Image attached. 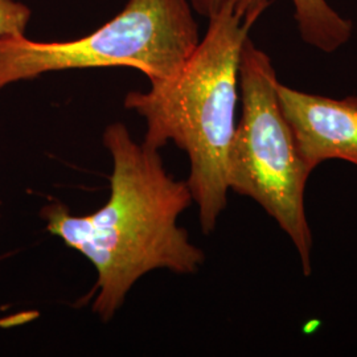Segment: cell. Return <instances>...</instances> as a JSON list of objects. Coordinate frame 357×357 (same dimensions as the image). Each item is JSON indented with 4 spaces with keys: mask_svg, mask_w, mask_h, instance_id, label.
Returning <instances> with one entry per match:
<instances>
[{
    "mask_svg": "<svg viewBox=\"0 0 357 357\" xmlns=\"http://www.w3.org/2000/svg\"><path fill=\"white\" fill-rule=\"evenodd\" d=\"M102 142L113 160L109 200L82 216L51 203L40 217L50 233L96 268L91 310L109 321L143 275L158 268L195 274L205 255L178 227L193 203L191 190L167 172L159 150L134 141L123 123L107 126Z\"/></svg>",
    "mask_w": 357,
    "mask_h": 357,
    "instance_id": "6da1fadb",
    "label": "cell"
},
{
    "mask_svg": "<svg viewBox=\"0 0 357 357\" xmlns=\"http://www.w3.org/2000/svg\"><path fill=\"white\" fill-rule=\"evenodd\" d=\"M208 20L204 38L175 76L125 97V107L146 119L144 144L160 150L174 142L187 153L185 181L204 234L215 230L228 204L227 165L240 98V61L253 26L230 1Z\"/></svg>",
    "mask_w": 357,
    "mask_h": 357,
    "instance_id": "7a4b0ae2",
    "label": "cell"
},
{
    "mask_svg": "<svg viewBox=\"0 0 357 357\" xmlns=\"http://www.w3.org/2000/svg\"><path fill=\"white\" fill-rule=\"evenodd\" d=\"M271 59L252 38L240 61L241 118L236 123L227 165L229 191L255 200L296 249L303 274H311L312 233L306 213V187L312 174L302 160L278 100Z\"/></svg>",
    "mask_w": 357,
    "mask_h": 357,
    "instance_id": "3957f363",
    "label": "cell"
},
{
    "mask_svg": "<svg viewBox=\"0 0 357 357\" xmlns=\"http://www.w3.org/2000/svg\"><path fill=\"white\" fill-rule=\"evenodd\" d=\"M200 41L190 0H128L126 7L85 38L40 43L0 38V89L45 73L134 68L150 82L175 76Z\"/></svg>",
    "mask_w": 357,
    "mask_h": 357,
    "instance_id": "277c9868",
    "label": "cell"
},
{
    "mask_svg": "<svg viewBox=\"0 0 357 357\" xmlns=\"http://www.w3.org/2000/svg\"><path fill=\"white\" fill-rule=\"evenodd\" d=\"M281 110L307 168L328 160L357 167V96L342 100L278 84Z\"/></svg>",
    "mask_w": 357,
    "mask_h": 357,
    "instance_id": "5b68a950",
    "label": "cell"
},
{
    "mask_svg": "<svg viewBox=\"0 0 357 357\" xmlns=\"http://www.w3.org/2000/svg\"><path fill=\"white\" fill-rule=\"evenodd\" d=\"M192 8L200 16L209 17L224 4L230 1L236 13L245 22L255 24L266 11L273 0H190ZM293 4L294 20L301 38L307 45L323 52L333 53L352 38L354 24L337 13L327 0H290Z\"/></svg>",
    "mask_w": 357,
    "mask_h": 357,
    "instance_id": "8992f818",
    "label": "cell"
},
{
    "mask_svg": "<svg viewBox=\"0 0 357 357\" xmlns=\"http://www.w3.org/2000/svg\"><path fill=\"white\" fill-rule=\"evenodd\" d=\"M31 8L16 0H0V38L26 36Z\"/></svg>",
    "mask_w": 357,
    "mask_h": 357,
    "instance_id": "52a82bcc",
    "label": "cell"
}]
</instances>
